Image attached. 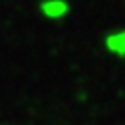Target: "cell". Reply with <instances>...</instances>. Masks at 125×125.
<instances>
[{
    "mask_svg": "<svg viewBox=\"0 0 125 125\" xmlns=\"http://www.w3.org/2000/svg\"><path fill=\"white\" fill-rule=\"evenodd\" d=\"M105 47L117 58H125V29L109 33L105 37Z\"/></svg>",
    "mask_w": 125,
    "mask_h": 125,
    "instance_id": "obj_2",
    "label": "cell"
},
{
    "mask_svg": "<svg viewBox=\"0 0 125 125\" xmlns=\"http://www.w3.org/2000/svg\"><path fill=\"white\" fill-rule=\"evenodd\" d=\"M39 8H41V14L49 21H60L70 12V4L66 0H43L39 4Z\"/></svg>",
    "mask_w": 125,
    "mask_h": 125,
    "instance_id": "obj_1",
    "label": "cell"
}]
</instances>
